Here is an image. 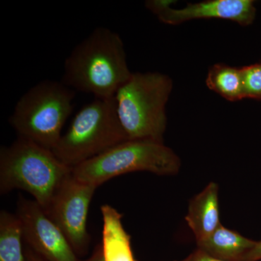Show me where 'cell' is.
I'll list each match as a JSON object with an SVG mask.
<instances>
[{"instance_id": "5b68a950", "label": "cell", "mask_w": 261, "mask_h": 261, "mask_svg": "<svg viewBox=\"0 0 261 261\" xmlns=\"http://www.w3.org/2000/svg\"><path fill=\"white\" fill-rule=\"evenodd\" d=\"M126 140L115 97L95 98L76 113L53 152L73 168Z\"/></svg>"}, {"instance_id": "ac0fdd59", "label": "cell", "mask_w": 261, "mask_h": 261, "mask_svg": "<svg viewBox=\"0 0 261 261\" xmlns=\"http://www.w3.org/2000/svg\"><path fill=\"white\" fill-rule=\"evenodd\" d=\"M25 261H45L39 256L30 247H28L25 252Z\"/></svg>"}, {"instance_id": "5bb4252c", "label": "cell", "mask_w": 261, "mask_h": 261, "mask_svg": "<svg viewBox=\"0 0 261 261\" xmlns=\"http://www.w3.org/2000/svg\"><path fill=\"white\" fill-rule=\"evenodd\" d=\"M23 228L18 216L0 213V261H25L22 246Z\"/></svg>"}, {"instance_id": "d6986e66", "label": "cell", "mask_w": 261, "mask_h": 261, "mask_svg": "<svg viewBox=\"0 0 261 261\" xmlns=\"http://www.w3.org/2000/svg\"><path fill=\"white\" fill-rule=\"evenodd\" d=\"M193 261H221L216 260V259L212 258L206 255L205 254L202 253L200 250H197L194 252V260Z\"/></svg>"}, {"instance_id": "ba28073f", "label": "cell", "mask_w": 261, "mask_h": 261, "mask_svg": "<svg viewBox=\"0 0 261 261\" xmlns=\"http://www.w3.org/2000/svg\"><path fill=\"white\" fill-rule=\"evenodd\" d=\"M23 240L45 261H79L68 240L35 200L20 197L17 209Z\"/></svg>"}, {"instance_id": "8fae6325", "label": "cell", "mask_w": 261, "mask_h": 261, "mask_svg": "<svg viewBox=\"0 0 261 261\" xmlns=\"http://www.w3.org/2000/svg\"><path fill=\"white\" fill-rule=\"evenodd\" d=\"M102 216L103 255L106 261H137L134 256L130 235L123 224L122 216L110 205L101 206Z\"/></svg>"}, {"instance_id": "ffe728a7", "label": "cell", "mask_w": 261, "mask_h": 261, "mask_svg": "<svg viewBox=\"0 0 261 261\" xmlns=\"http://www.w3.org/2000/svg\"><path fill=\"white\" fill-rule=\"evenodd\" d=\"M194 260V252L193 253L190 254L189 256H187L186 258L183 259L181 260H174V261H193Z\"/></svg>"}, {"instance_id": "7c38bea8", "label": "cell", "mask_w": 261, "mask_h": 261, "mask_svg": "<svg viewBox=\"0 0 261 261\" xmlns=\"http://www.w3.org/2000/svg\"><path fill=\"white\" fill-rule=\"evenodd\" d=\"M257 241L221 225L209 238L197 243V250L221 261H244Z\"/></svg>"}, {"instance_id": "7a4b0ae2", "label": "cell", "mask_w": 261, "mask_h": 261, "mask_svg": "<svg viewBox=\"0 0 261 261\" xmlns=\"http://www.w3.org/2000/svg\"><path fill=\"white\" fill-rule=\"evenodd\" d=\"M71 173L72 168L61 162L53 151L23 137L0 149V194L23 190L44 210Z\"/></svg>"}, {"instance_id": "30bf717a", "label": "cell", "mask_w": 261, "mask_h": 261, "mask_svg": "<svg viewBox=\"0 0 261 261\" xmlns=\"http://www.w3.org/2000/svg\"><path fill=\"white\" fill-rule=\"evenodd\" d=\"M185 220L195 235L197 243L211 236L221 226L219 187L211 182L190 200Z\"/></svg>"}, {"instance_id": "9a60e30c", "label": "cell", "mask_w": 261, "mask_h": 261, "mask_svg": "<svg viewBox=\"0 0 261 261\" xmlns=\"http://www.w3.org/2000/svg\"><path fill=\"white\" fill-rule=\"evenodd\" d=\"M244 97L261 101V62L241 68Z\"/></svg>"}, {"instance_id": "2e32d148", "label": "cell", "mask_w": 261, "mask_h": 261, "mask_svg": "<svg viewBox=\"0 0 261 261\" xmlns=\"http://www.w3.org/2000/svg\"><path fill=\"white\" fill-rule=\"evenodd\" d=\"M260 260H261V240L257 241L256 245L247 254L244 259V261Z\"/></svg>"}, {"instance_id": "9c48e42d", "label": "cell", "mask_w": 261, "mask_h": 261, "mask_svg": "<svg viewBox=\"0 0 261 261\" xmlns=\"http://www.w3.org/2000/svg\"><path fill=\"white\" fill-rule=\"evenodd\" d=\"M172 4L170 0H149L145 6L160 21L168 25H178L196 19L219 18L248 27L256 16L252 0H207L189 3L181 9L171 8Z\"/></svg>"}, {"instance_id": "6da1fadb", "label": "cell", "mask_w": 261, "mask_h": 261, "mask_svg": "<svg viewBox=\"0 0 261 261\" xmlns=\"http://www.w3.org/2000/svg\"><path fill=\"white\" fill-rule=\"evenodd\" d=\"M132 73L121 36L107 27H99L65 59L61 82L95 98H111Z\"/></svg>"}, {"instance_id": "52a82bcc", "label": "cell", "mask_w": 261, "mask_h": 261, "mask_svg": "<svg viewBox=\"0 0 261 261\" xmlns=\"http://www.w3.org/2000/svg\"><path fill=\"white\" fill-rule=\"evenodd\" d=\"M97 187L84 183L70 175L62 182L45 211L61 230L76 254L88 250L87 231L89 205Z\"/></svg>"}, {"instance_id": "e0dca14e", "label": "cell", "mask_w": 261, "mask_h": 261, "mask_svg": "<svg viewBox=\"0 0 261 261\" xmlns=\"http://www.w3.org/2000/svg\"><path fill=\"white\" fill-rule=\"evenodd\" d=\"M85 261H106L104 255H103L102 246L98 245L96 250H94L92 256Z\"/></svg>"}, {"instance_id": "8992f818", "label": "cell", "mask_w": 261, "mask_h": 261, "mask_svg": "<svg viewBox=\"0 0 261 261\" xmlns=\"http://www.w3.org/2000/svg\"><path fill=\"white\" fill-rule=\"evenodd\" d=\"M180 168L179 157L163 142L128 140L72 168V175L98 187L128 173L146 171L159 176H173Z\"/></svg>"}, {"instance_id": "4fadbf2b", "label": "cell", "mask_w": 261, "mask_h": 261, "mask_svg": "<svg viewBox=\"0 0 261 261\" xmlns=\"http://www.w3.org/2000/svg\"><path fill=\"white\" fill-rule=\"evenodd\" d=\"M206 85L230 102L245 99L241 68L223 63L213 65L206 77Z\"/></svg>"}, {"instance_id": "3957f363", "label": "cell", "mask_w": 261, "mask_h": 261, "mask_svg": "<svg viewBox=\"0 0 261 261\" xmlns=\"http://www.w3.org/2000/svg\"><path fill=\"white\" fill-rule=\"evenodd\" d=\"M173 86L164 73L135 72L117 91V114L128 140L163 142Z\"/></svg>"}, {"instance_id": "277c9868", "label": "cell", "mask_w": 261, "mask_h": 261, "mask_svg": "<svg viewBox=\"0 0 261 261\" xmlns=\"http://www.w3.org/2000/svg\"><path fill=\"white\" fill-rule=\"evenodd\" d=\"M75 94L61 81H42L18 99L10 116V124L18 137L53 151L73 111Z\"/></svg>"}]
</instances>
